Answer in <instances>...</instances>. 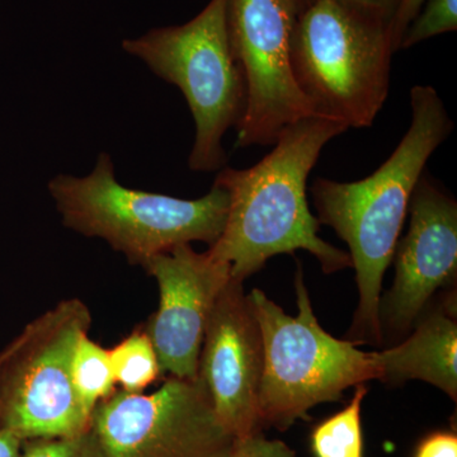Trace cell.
Segmentation results:
<instances>
[{"label":"cell","instance_id":"cell-1","mask_svg":"<svg viewBox=\"0 0 457 457\" xmlns=\"http://www.w3.org/2000/svg\"><path fill=\"white\" fill-rule=\"evenodd\" d=\"M347 126L312 114L286 128L272 152L248 170L224 167L213 185L228 197L220 237L207 251L227 262L231 278L245 282L270 258L311 252L327 275L352 267L350 254L318 236L320 222L309 209V174L321 150Z\"/></svg>","mask_w":457,"mask_h":457},{"label":"cell","instance_id":"cell-2","mask_svg":"<svg viewBox=\"0 0 457 457\" xmlns=\"http://www.w3.org/2000/svg\"><path fill=\"white\" fill-rule=\"evenodd\" d=\"M411 122L393 154L368 179L312 185L317 219L350 248L359 306L348 332L354 345H383L381 286L400 239L411 195L427 162L453 132V122L432 86L411 89Z\"/></svg>","mask_w":457,"mask_h":457},{"label":"cell","instance_id":"cell-3","mask_svg":"<svg viewBox=\"0 0 457 457\" xmlns=\"http://www.w3.org/2000/svg\"><path fill=\"white\" fill-rule=\"evenodd\" d=\"M393 54L385 18L345 0H300L291 71L315 114L372 126L389 95Z\"/></svg>","mask_w":457,"mask_h":457},{"label":"cell","instance_id":"cell-4","mask_svg":"<svg viewBox=\"0 0 457 457\" xmlns=\"http://www.w3.org/2000/svg\"><path fill=\"white\" fill-rule=\"evenodd\" d=\"M47 189L65 228L104 240L134 266L179 245L212 246L228 216V194L218 186L196 200L129 188L117 180L104 152L87 176L57 174Z\"/></svg>","mask_w":457,"mask_h":457},{"label":"cell","instance_id":"cell-5","mask_svg":"<svg viewBox=\"0 0 457 457\" xmlns=\"http://www.w3.org/2000/svg\"><path fill=\"white\" fill-rule=\"evenodd\" d=\"M296 317L260 288L248 295L263 342L260 414L262 426L278 431L306 420L321 403L338 402L351 386L378 380L374 352H363L348 339H338L319 324L303 285L302 266L295 278Z\"/></svg>","mask_w":457,"mask_h":457},{"label":"cell","instance_id":"cell-6","mask_svg":"<svg viewBox=\"0 0 457 457\" xmlns=\"http://www.w3.org/2000/svg\"><path fill=\"white\" fill-rule=\"evenodd\" d=\"M122 49L182 92L196 126L189 170L212 173L227 167L222 137L237 128L246 106L245 74L228 36V0H210L185 25L126 38Z\"/></svg>","mask_w":457,"mask_h":457},{"label":"cell","instance_id":"cell-7","mask_svg":"<svg viewBox=\"0 0 457 457\" xmlns=\"http://www.w3.org/2000/svg\"><path fill=\"white\" fill-rule=\"evenodd\" d=\"M90 326L87 303L71 297L29 321L0 351V428L22 442L89 428L90 416L71 381V361Z\"/></svg>","mask_w":457,"mask_h":457},{"label":"cell","instance_id":"cell-8","mask_svg":"<svg viewBox=\"0 0 457 457\" xmlns=\"http://www.w3.org/2000/svg\"><path fill=\"white\" fill-rule=\"evenodd\" d=\"M90 428L110 457H228L237 442L198 378L167 376L152 394L117 389L95 408Z\"/></svg>","mask_w":457,"mask_h":457},{"label":"cell","instance_id":"cell-9","mask_svg":"<svg viewBox=\"0 0 457 457\" xmlns=\"http://www.w3.org/2000/svg\"><path fill=\"white\" fill-rule=\"evenodd\" d=\"M300 0H228L231 47L246 84L237 147L273 145L314 110L295 83L291 37Z\"/></svg>","mask_w":457,"mask_h":457},{"label":"cell","instance_id":"cell-10","mask_svg":"<svg viewBox=\"0 0 457 457\" xmlns=\"http://www.w3.org/2000/svg\"><path fill=\"white\" fill-rule=\"evenodd\" d=\"M408 212V233L394 252L395 279L380 299L383 337L398 341L416 326L433 295L455 284L457 203L425 170L418 180Z\"/></svg>","mask_w":457,"mask_h":457},{"label":"cell","instance_id":"cell-11","mask_svg":"<svg viewBox=\"0 0 457 457\" xmlns=\"http://www.w3.org/2000/svg\"><path fill=\"white\" fill-rule=\"evenodd\" d=\"M262 372L260 324L243 282L230 278L207 321L197 378L216 416L237 440L263 429L258 404Z\"/></svg>","mask_w":457,"mask_h":457},{"label":"cell","instance_id":"cell-12","mask_svg":"<svg viewBox=\"0 0 457 457\" xmlns=\"http://www.w3.org/2000/svg\"><path fill=\"white\" fill-rule=\"evenodd\" d=\"M159 288L158 309L144 324L152 339L162 374L196 378L204 329L222 288L230 281V266L209 251L191 245L176 246L141 266Z\"/></svg>","mask_w":457,"mask_h":457},{"label":"cell","instance_id":"cell-13","mask_svg":"<svg viewBox=\"0 0 457 457\" xmlns=\"http://www.w3.org/2000/svg\"><path fill=\"white\" fill-rule=\"evenodd\" d=\"M413 333L398 345L374 352L378 380L393 386L422 380L457 399L456 295L428 306Z\"/></svg>","mask_w":457,"mask_h":457},{"label":"cell","instance_id":"cell-14","mask_svg":"<svg viewBox=\"0 0 457 457\" xmlns=\"http://www.w3.org/2000/svg\"><path fill=\"white\" fill-rule=\"evenodd\" d=\"M368 392L366 384L357 385L347 407L312 429L311 445L314 457H363L361 413Z\"/></svg>","mask_w":457,"mask_h":457},{"label":"cell","instance_id":"cell-15","mask_svg":"<svg viewBox=\"0 0 457 457\" xmlns=\"http://www.w3.org/2000/svg\"><path fill=\"white\" fill-rule=\"evenodd\" d=\"M117 389L139 394L161 378L162 369L145 328H134L110 350Z\"/></svg>","mask_w":457,"mask_h":457},{"label":"cell","instance_id":"cell-16","mask_svg":"<svg viewBox=\"0 0 457 457\" xmlns=\"http://www.w3.org/2000/svg\"><path fill=\"white\" fill-rule=\"evenodd\" d=\"M71 381L78 399L92 418L102 400L117 390L110 350L84 335L77 343L71 361Z\"/></svg>","mask_w":457,"mask_h":457},{"label":"cell","instance_id":"cell-17","mask_svg":"<svg viewBox=\"0 0 457 457\" xmlns=\"http://www.w3.org/2000/svg\"><path fill=\"white\" fill-rule=\"evenodd\" d=\"M457 29V0H426L402 38L400 50Z\"/></svg>","mask_w":457,"mask_h":457},{"label":"cell","instance_id":"cell-18","mask_svg":"<svg viewBox=\"0 0 457 457\" xmlns=\"http://www.w3.org/2000/svg\"><path fill=\"white\" fill-rule=\"evenodd\" d=\"M21 457H110L93 429L68 437L35 438L22 442Z\"/></svg>","mask_w":457,"mask_h":457},{"label":"cell","instance_id":"cell-19","mask_svg":"<svg viewBox=\"0 0 457 457\" xmlns=\"http://www.w3.org/2000/svg\"><path fill=\"white\" fill-rule=\"evenodd\" d=\"M228 457H297L284 441L270 440L263 432H257L243 440H237Z\"/></svg>","mask_w":457,"mask_h":457},{"label":"cell","instance_id":"cell-20","mask_svg":"<svg viewBox=\"0 0 457 457\" xmlns=\"http://www.w3.org/2000/svg\"><path fill=\"white\" fill-rule=\"evenodd\" d=\"M426 0H396L395 9L389 23L390 37L394 53L400 50L403 36L411 21L416 18Z\"/></svg>","mask_w":457,"mask_h":457},{"label":"cell","instance_id":"cell-21","mask_svg":"<svg viewBox=\"0 0 457 457\" xmlns=\"http://www.w3.org/2000/svg\"><path fill=\"white\" fill-rule=\"evenodd\" d=\"M414 457H457V436L453 431H437L418 445Z\"/></svg>","mask_w":457,"mask_h":457},{"label":"cell","instance_id":"cell-22","mask_svg":"<svg viewBox=\"0 0 457 457\" xmlns=\"http://www.w3.org/2000/svg\"><path fill=\"white\" fill-rule=\"evenodd\" d=\"M345 2L374 13L376 16L383 17L389 21V23L396 5V0H345Z\"/></svg>","mask_w":457,"mask_h":457},{"label":"cell","instance_id":"cell-23","mask_svg":"<svg viewBox=\"0 0 457 457\" xmlns=\"http://www.w3.org/2000/svg\"><path fill=\"white\" fill-rule=\"evenodd\" d=\"M22 441L13 433L0 428V457H21Z\"/></svg>","mask_w":457,"mask_h":457}]
</instances>
